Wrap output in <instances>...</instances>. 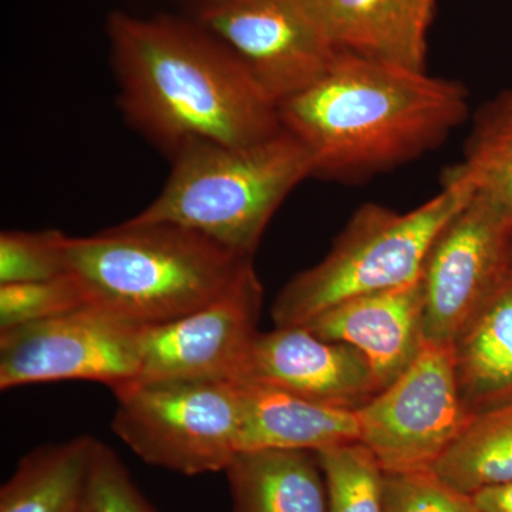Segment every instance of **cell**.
I'll use <instances>...</instances> for the list:
<instances>
[{
    "instance_id": "5b68a950",
    "label": "cell",
    "mask_w": 512,
    "mask_h": 512,
    "mask_svg": "<svg viewBox=\"0 0 512 512\" xmlns=\"http://www.w3.org/2000/svg\"><path fill=\"white\" fill-rule=\"evenodd\" d=\"M473 197V185L454 167L441 191L412 211L363 205L329 254L276 296L275 325L303 326L349 299L419 281L434 239Z\"/></svg>"
},
{
    "instance_id": "e0dca14e",
    "label": "cell",
    "mask_w": 512,
    "mask_h": 512,
    "mask_svg": "<svg viewBox=\"0 0 512 512\" xmlns=\"http://www.w3.org/2000/svg\"><path fill=\"white\" fill-rule=\"evenodd\" d=\"M453 346L458 386L471 413L512 403V274Z\"/></svg>"
},
{
    "instance_id": "cb8c5ba5",
    "label": "cell",
    "mask_w": 512,
    "mask_h": 512,
    "mask_svg": "<svg viewBox=\"0 0 512 512\" xmlns=\"http://www.w3.org/2000/svg\"><path fill=\"white\" fill-rule=\"evenodd\" d=\"M384 512H481L473 495L461 493L433 470L383 474Z\"/></svg>"
},
{
    "instance_id": "ba28073f",
    "label": "cell",
    "mask_w": 512,
    "mask_h": 512,
    "mask_svg": "<svg viewBox=\"0 0 512 512\" xmlns=\"http://www.w3.org/2000/svg\"><path fill=\"white\" fill-rule=\"evenodd\" d=\"M141 332L97 305L0 332V389L87 380L111 390L140 373Z\"/></svg>"
},
{
    "instance_id": "277c9868",
    "label": "cell",
    "mask_w": 512,
    "mask_h": 512,
    "mask_svg": "<svg viewBox=\"0 0 512 512\" xmlns=\"http://www.w3.org/2000/svg\"><path fill=\"white\" fill-rule=\"evenodd\" d=\"M171 160L164 190L131 220L180 225L252 258L276 210L315 171L285 128L247 146L191 144Z\"/></svg>"
},
{
    "instance_id": "4fadbf2b",
    "label": "cell",
    "mask_w": 512,
    "mask_h": 512,
    "mask_svg": "<svg viewBox=\"0 0 512 512\" xmlns=\"http://www.w3.org/2000/svg\"><path fill=\"white\" fill-rule=\"evenodd\" d=\"M303 326L319 338L359 350L383 390L412 365L426 342L423 282L420 278L390 291L349 299Z\"/></svg>"
},
{
    "instance_id": "ac0fdd59",
    "label": "cell",
    "mask_w": 512,
    "mask_h": 512,
    "mask_svg": "<svg viewBox=\"0 0 512 512\" xmlns=\"http://www.w3.org/2000/svg\"><path fill=\"white\" fill-rule=\"evenodd\" d=\"M99 443L79 436L26 454L0 490V512H76Z\"/></svg>"
},
{
    "instance_id": "8992f818",
    "label": "cell",
    "mask_w": 512,
    "mask_h": 512,
    "mask_svg": "<svg viewBox=\"0 0 512 512\" xmlns=\"http://www.w3.org/2000/svg\"><path fill=\"white\" fill-rule=\"evenodd\" d=\"M114 396V434L151 466L184 476L218 473L241 450L244 397L238 383L134 380Z\"/></svg>"
},
{
    "instance_id": "8fae6325",
    "label": "cell",
    "mask_w": 512,
    "mask_h": 512,
    "mask_svg": "<svg viewBox=\"0 0 512 512\" xmlns=\"http://www.w3.org/2000/svg\"><path fill=\"white\" fill-rule=\"evenodd\" d=\"M262 296L249 261L214 301L173 322L144 326L136 380L238 382L259 333Z\"/></svg>"
},
{
    "instance_id": "3957f363",
    "label": "cell",
    "mask_w": 512,
    "mask_h": 512,
    "mask_svg": "<svg viewBox=\"0 0 512 512\" xmlns=\"http://www.w3.org/2000/svg\"><path fill=\"white\" fill-rule=\"evenodd\" d=\"M66 259L92 305L144 328L214 301L252 256L170 222L128 220L94 237H67Z\"/></svg>"
},
{
    "instance_id": "30bf717a",
    "label": "cell",
    "mask_w": 512,
    "mask_h": 512,
    "mask_svg": "<svg viewBox=\"0 0 512 512\" xmlns=\"http://www.w3.org/2000/svg\"><path fill=\"white\" fill-rule=\"evenodd\" d=\"M195 22L278 104L318 80L336 56L302 0H204Z\"/></svg>"
},
{
    "instance_id": "9c48e42d",
    "label": "cell",
    "mask_w": 512,
    "mask_h": 512,
    "mask_svg": "<svg viewBox=\"0 0 512 512\" xmlns=\"http://www.w3.org/2000/svg\"><path fill=\"white\" fill-rule=\"evenodd\" d=\"M512 271V217L474 192L424 262V339L454 345Z\"/></svg>"
},
{
    "instance_id": "52a82bcc",
    "label": "cell",
    "mask_w": 512,
    "mask_h": 512,
    "mask_svg": "<svg viewBox=\"0 0 512 512\" xmlns=\"http://www.w3.org/2000/svg\"><path fill=\"white\" fill-rule=\"evenodd\" d=\"M356 414L359 443L384 473L431 470L474 416L461 397L454 346L424 342L412 365Z\"/></svg>"
},
{
    "instance_id": "484cf974",
    "label": "cell",
    "mask_w": 512,
    "mask_h": 512,
    "mask_svg": "<svg viewBox=\"0 0 512 512\" xmlns=\"http://www.w3.org/2000/svg\"><path fill=\"white\" fill-rule=\"evenodd\" d=\"M473 498L481 512H512V483L484 488Z\"/></svg>"
},
{
    "instance_id": "4316f807",
    "label": "cell",
    "mask_w": 512,
    "mask_h": 512,
    "mask_svg": "<svg viewBox=\"0 0 512 512\" xmlns=\"http://www.w3.org/2000/svg\"><path fill=\"white\" fill-rule=\"evenodd\" d=\"M511 274H512V271H511Z\"/></svg>"
},
{
    "instance_id": "ffe728a7",
    "label": "cell",
    "mask_w": 512,
    "mask_h": 512,
    "mask_svg": "<svg viewBox=\"0 0 512 512\" xmlns=\"http://www.w3.org/2000/svg\"><path fill=\"white\" fill-rule=\"evenodd\" d=\"M457 171L512 217V89L478 110Z\"/></svg>"
},
{
    "instance_id": "7c38bea8",
    "label": "cell",
    "mask_w": 512,
    "mask_h": 512,
    "mask_svg": "<svg viewBox=\"0 0 512 512\" xmlns=\"http://www.w3.org/2000/svg\"><path fill=\"white\" fill-rule=\"evenodd\" d=\"M235 383L261 384L353 412L382 390L359 350L319 338L305 326L259 332Z\"/></svg>"
},
{
    "instance_id": "d4e9b609",
    "label": "cell",
    "mask_w": 512,
    "mask_h": 512,
    "mask_svg": "<svg viewBox=\"0 0 512 512\" xmlns=\"http://www.w3.org/2000/svg\"><path fill=\"white\" fill-rule=\"evenodd\" d=\"M76 512H158L134 483L120 457L99 443Z\"/></svg>"
},
{
    "instance_id": "6da1fadb",
    "label": "cell",
    "mask_w": 512,
    "mask_h": 512,
    "mask_svg": "<svg viewBox=\"0 0 512 512\" xmlns=\"http://www.w3.org/2000/svg\"><path fill=\"white\" fill-rule=\"evenodd\" d=\"M107 35L124 113L168 156L197 143L247 146L284 128L278 103L197 22L114 12Z\"/></svg>"
},
{
    "instance_id": "5bb4252c",
    "label": "cell",
    "mask_w": 512,
    "mask_h": 512,
    "mask_svg": "<svg viewBox=\"0 0 512 512\" xmlns=\"http://www.w3.org/2000/svg\"><path fill=\"white\" fill-rule=\"evenodd\" d=\"M336 53L426 70L436 0H302Z\"/></svg>"
},
{
    "instance_id": "7a4b0ae2",
    "label": "cell",
    "mask_w": 512,
    "mask_h": 512,
    "mask_svg": "<svg viewBox=\"0 0 512 512\" xmlns=\"http://www.w3.org/2000/svg\"><path fill=\"white\" fill-rule=\"evenodd\" d=\"M282 127L313 158V175L362 180L439 147L467 119L460 83L336 53L318 80L278 104Z\"/></svg>"
},
{
    "instance_id": "44dd1931",
    "label": "cell",
    "mask_w": 512,
    "mask_h": 512,
    "mask_svg": "<svg viewBox=\"0 0 512 512\" xmlns=\"http://www.w3.org/2000/svg\"><path fill=\"white\" fill-rule=\"evenodd\" d=\"M316 454L328 487L329 512H384V471L362 443Z\"/></svg>"
},
{
    "instance_id": "7402d4cb",
    "label": "cell",
    "mask_w": 512,
    "mask_h": 512,
    "mask_svg": "<svg viewBox=\"0 0 512 512\" xmlns=\"http://www.w3.org/2000/svg\"><path fill=\"white\" fill-rule=\"evenodd\" d=\"M92 305L72 274L50 281L0 284V332L56 318Z\"/></svg>"
},
{
    "instance_id": "2e32d148",
    "label": "cell",
    "mask_w": 512,
    "mask_h": 512,
    "mask_svg": "<svg viewBox=\"0 0 512 512\" xmlns=\"http://www.w3.org/2000/svg\"><path fill=\"white\" fill-rule=\"evenodd\" d=\"M225 474L232 512H329L325 474L312 451H238Z\"/></svg>"
},
{
    "instance_id": "603a6c76",
    "label": "cell",
    "mask_w": 512,
    "mask_h": 512,
    "mask_svg": "<svg viewBox=\"0 0 512 512\" xmlns=\"http://www.w3.org/2000/svg\"><path fill=\"white\" fill-rule=\"evenodd\" d=\"M67 235L46 231H3L0 235V284L50 281L70 274Z\"/></svg>"
},
{
    "instance_id": "d6986e66",
    "label": "cell",
    "mask_w": 512,
    "mask_h": 512,
    "mask_svg": "<svg viewBox=\"0 0 512 512\" xmlns=\"http://www.w3.org/2000/svg\"><path fill=\"white\" fill-rule=\"evenodd\" d=\"M431 470L470 495L512 483V403L474 414Z\"/></svg>"
},
{
    "instance_id": "9a60e30c",
    "label": "cell",
    "mask_w": 512,
    "mask_h": 512,
    "mask_svg": "<svg viewBox=\"0 0 512 512\" xmlns=\"http://www.w3.org/2000/svg\"><path fill=\"white\" fill-rule=\"evenodd\" d=\"M244 397L241 450H302L319 453L357 443L356 412L303 399L261 384L238 383Z\"/></svg>"
}]
</instances>
